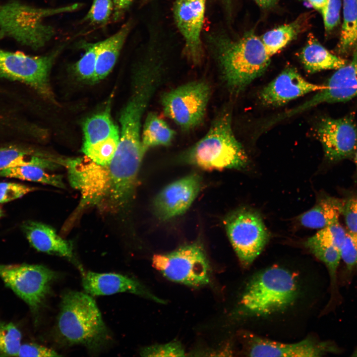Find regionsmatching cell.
<instances>
[{
  "mask_svg": "<svg viewBox=\"0 0 357 357\" xmlns=\"http://www.w3.org/2000/svg\"><path fill=\"white\" fill-rule=\"evenodd\" d=\"M207 44L214 53L227 86L234 92L243 90L261 75L271 57L260 37L249 32L233 39L221 33H210Z\"/></svg>",
  "mask_w": 357,
  "mask_h": 357,
  "instance_id": "6da1fadb",
  "label": "cell"
},
{
  "mask_svg": "<svg viewBox=\"0 0 357 357\" xmlns=\"http://www.w3.org/2000/svg\"><path fill=\"white\" fill-rule=\"evenodd\" d=\"M56 329L65 344L82 345L93 353L100 352L111 339L95 300L91 295L77 291L63 294Z\"/></svg>",
  "mask_w": 357,
  "mask_h": 357,
  "instance_id": "7a4b0ae2",
  "label": "cell"
},
{
  "mask_svg": "<svg viewBox=\"0 0 357 357\" xmlns=\"http://www.w3.org/2000/svg\"><path fill=\"white\" fill-rule=\"evenodd\" d=\"M179 159L208 171L245 167L247 157L233 132L231 113L225 111L218 115L205 135L182 152Z\"/></svg>",
  "mask_w": 357,
  "mask_h": 357,
  "instance_id": "3957f363",
  "label": "cell"
},
{
  "mask_svg": "<svg viewBox=\"0 0 357 357\" xmlns=\"http://www.w3.org/2000/svg\"><path fill=\"white\" fill-rule=\"evenodd\" d=\"M75 3L58 7L41 8L11 0L0 5V39L9 37L22 45L39 49L56 35L55 29L44 22L46 18L79 9Z\"/></svg>",
  "mask_w": 357,
  "mask_h": 357,
  "instance_id": "277c9868",
  "label": "cell"
},
{
  "mask_svg": "<svg viewBox=\"0 0 357 357\" xmlns=\"http://www.w3.org/2000/svg\"><path fill=\"white\" fill-rule=\"evenodd\" d=\"M295 278L287 270L272 267L254 275L247 283L238 303V313L261 316L282 311L298 294Z\"/></svg>",
  "mask_w": 357,
  "mask_h": 357,
  "instance_id": "5b68a950",
  "label": "cell"
},
{
  "mask_svg": "<svg viewBox=\"0 0 357 357\" xmlns=\"http://www.w3.org/2000/svg\"><path fill=\"white\" fill-rule=\"evenodd\" d=\"M152 261L153 266L172 282L193 288L206 286L210 282L211 266L203 246L198 243L154 254Z\"/></svg>",
  "mask_w": 357,
  "mask_h": 357,
  "instance_id": "8992f818",
  "label": "cell"
},
{
  "mask_svg": "<svg viewBox=\"0 0 357 357\" xmlns=\"http://www.w3.org/2000/svg\"><path fill=\"white\" fill-rule=\"evenodd\" d=\"M211 95L205 80H193L163 93L161 102L164 114L182 131L200 125L204 119Z\"/></svg>",
  "mask_w": 357,
  "mask_h": 357,
  "instance_id": "52a82bcc",
  "label": "cell"
},
{
  "mask_svg": "<svg viewBox=\"0 0 357 357\" xmlns=\"http://www.w3.org/2000/svg\"><path fill=\"white\" fill-rule=\"evenodd\" d=\"M63 47L46 56H31L0 49V76L30 86L41 95L55 102L49 82V73Z\"/></svg>",
  "mask_w": 357,
  "mask_h": 357,
  "instance_id": "ba28073f",
  "label": "cell"
},
{
  "mask_svg": "<svg viewBox=\"0 0 357 357\" xmlns=\"http://www.w3.org/2000/svg\"><path fill=\"white\" fill-rule=\"evenodd\" d=\"M0 278L36 314L50 294L58 274L40 265L0 264Z\"/></svg>",
  "mask_w": 357,
  "mask_h": 357,
  "instance_id": "9c48e42d",
  "label": "cell"
},
{
  "mask_svg": "<svg viewBox=\"0 0 357 357\" xmlns=\"http://www.w3.org/2000/svg\"><path fill=\"white\" fill-rule=\"evenodd\" d=\"M224 224L240 263L243 266H249L261 252L269 239L261 217L253 210L241 208L229 215Z\"/></svg>",
  "mask_w": 357,
  "mask_h": 357,
  "instance_id": "30bf717a",
  "label": "cell"
},
{
  "mask_svg": "<svg viewBox=\"0 0 357 357\" xmlns=\"http://www.w3.org/2000/svg\"><path fill=\"white\" fill-rule=\"evenodd\" d=\"M63 163L71 186L81 194V206L99 205L107 201L110 188L108 166L98 165L86 156Z\"/></svg>",
  "mask_w": 357,
  "mask_h": 357,
  "instance_id": "8fae6325",
  "label": "cell"
},
{
  "mask_svg": "<svg viewBox=\"0 0 357 357\" xmlns=\"http://www.w3.org/2000/svg\"><path fill=\"white\" fill-rule=\"evenodd\" d=\"M206 0H176L173 7L174 21L184 40L183 53L193 65H198L204 57L201 33Z\"/></svg>",
  "mask_w": 357,
  "mask_h": 357,
  "instance_id": "7c38bea8",
  "label": "cell"
},
{
  "mask_svg": "<svg viewBox=\"0 0 357 357\" xmlns=\"http://www.w3.org/2000/svg\"><path fill=\"white\" fill-rule=\"evenodd\" d=\"M352 60L330 77L323 89L309 100L279 116L275 122L306 111L319 104L348 101L357 96V47Z\"/></svg>",
  "mask_w": 357,
  "mask_h": 357,
  "instance_id": "4fadbf2b",
  "label": "cell"
},
{
  "mask_svg": "<svg viewBox=\"0 0 357 357\" xmlns=\"http://www.w3.org/2000/svg\"><path fill=\"white\" fill-rule=\"evenodd\" d=\"M316 135L325 157L331 162L354 157L357 150V124L352 116L322 119L318 124Z\"/></svg>",
  "mask_w": 357,
  "mask_h": 357,
  "instance_id": "5bb4252c",
  "label": "cell"
},
{
  "mask_svg": "<svg viewBox=\"0 0 357 357\" xmlns=\"http://www.w3.org/2000/svg\"><path fill=\"white\" fill-rule=\"evenodd\" d=\"M247 353L250 357H321L341 353L339 347L331 341H320L308 338L298 343L287 344L249 335Z\"/></svg>",
  "mask_w": 357,
  "mask_h": 357,
  "instance_id": "9a60e30c",
  "label": "cell"
},
{
  "mask_svg": "<svg viewBox=\"0 0 357 357\" xmlns=\"http://www.w3.org/2000/svg\"><path fill=\"white\" fill-rule=\"evenodd\" d=\"M201 184L200 177L192 174L167 185L153 201L155 215L166 221L183 214L198 195Z\"/></svg>",
  "mask_w": 357,
  "mask_h": 357,
  "instance_id": "2e32d148",
  "label": "cell"
},
{
  "mask_svg": "<svg viewBox=\"0 0 357 357\" xmlns=\"http://www.w3.org/2000/svg\"><path fill=\"white\" fill-rule=\"evenodd\" d=\"M82 283L86 293L91 296L128 293L158 303H165L164 300L155 296L139 281L120 274L83 271Z\"/></svg>",
  "mask_w": 357,
  "mask_h": 357,
  "instance_id": "e0dca14e",
  "label": "cell"
},
{
  "mask_svg": "<svg viewBox=\"0 0 357 357\" xmlns=\"http://www.w3.org/2000/svg\"><path fill=\"white\" fill-rule=\"evenodd\" d=\"M324 87L308 81L295 68L289 67L262 90L260 97L266 105L277 107Z\"/></svg>",
  "mask_w": 357,
  "mask_h": 357,
  "instance_id": "ac0fdd59",
  "label": "cell"
},
{
  "mask_svg": "<svg viewBox=\"0 0 357 357\" xmlns=\"http://www.w3.org/2000/svg\"><path fill=\"white\" fill-rule=\"evenodd\" d=\"M21 229L29 243L37 250L74 260L72 243L60 237L52 227L28 220L22 223Z\"/></svg>",
  "mask_w": 357,
  "mask_h": 357,
  "instance_id": "d6986e66",
  "label": "cell"
},
{
  "mask_svg": "<svg viewBox=\"0 0 357 357\" xmlns=\"http://www.w3.org/2000/svg\"><path fill=\"white\" fill-rule=\"evenodd\" d=\"M147 111L141 101L131 99L121 111L119 122L121 126L119 145L124 148L143 150L141 143V132L143 116Z\"/></svg>",
  "mask_w": 357,
  "mask_h": 357,
  "instance_id": "ffe728a7",
  "label": "cell"
},
{
  "mask_svg": "<svg viewBox=\"0 0 357 357\" xmlns=\"http://www.w3.org/2000/svg\"><path fill=\"white\" fill-rule=\"evenodd\" d=\"M132 23L128 21L121 26L114 34L101 41L93 82L99 81L111 71L131 28Z\"/></svg>",
  "mask_w": 357,
  "mask_h": 357,
  "instance_id": "44dd1931",
  "label": "cell"
},
{
  "mask_svg": "<svg viewBox=\"0 0 357 357\" xmlns=\"http://www.w3.org/2000/svg\"><path fill=\"white\" fill-rule=\"evenodd\" d=\"M300 58L305 70L310 73L324 70H337L349 62L331 53L313 35H309Z\"/></svg>",
  "mask_w": 357,
  "mask_h": 357,
  "instance_id": "7402d4cb",
  "label": "cell"
},
{
  "mask_svg": "<svg viewBox=\"0 0 357 357\" xmlns=\"http://www.w3.org/2000/svg\"><path fill=\"white\" fill-rule=\"evenodd\" d=\"M343 201L326 196L320 198L310 209L300 215L298 220L305 227L321 229L339 221Z\"/></svg>",
  "mask_w": 357,
  "mask_h": 357,
  "instance_id": "603a6c76",
  "label": "cell"
},
{
  "mask_svg": "<svg viewBox=\"0 0 357 357\" xmlns=\"http://www.w3.org/2000/svg\"><path fill=\"white\" fill-rule=\"evenodd\" d=\"M176 135V131L155 112L147 114L143 124L141 143L146 153L149 149L171 145Z\"/></svg>",
  "mask_w": 357,
  "mask_h": 357,
  "instance_id": "cb8c5ba5",
  "label": "cell"
},
{
  "mask_svg": "<svg viewBox=\"0 0 357 357\" xmlns=\"http://www.w3.org/2000/svg\"><path fill=\"white\" fill-rule=\"evenodd\" d=\"M306 24L305 15H302L265 32L260 38L267 54L271 57L280 51L305 29Z\"/></svg>",
  "mask_w": 357,
  "mask_h": 357,
  "instance_id": "d4e9b609",
  "label": "cell"
},
{
  "mask_svg": "<svg viewBox=\"0 0 357 357\" xmlns=\"http://www.w3.org/2000/svg\"><path fill=\"white\" fill-rule=\"evenodd\" d=\"M34 165L45 170H55L60 165L34 153L33 151L14 146L0 148V170L21 165Z\"/></svg>",
  "mask_w": 357,
  "mask_h": 357,
  "instance_id": "484cf974",
  "label": "cell"
},
{
  "mask_svg": "<svg viewBox=\"0 0 357 357\" xmlns=\"http://www.w3.org/2000/svg\"><path fill=\"white\" fill-rule=\"evenodd\" d=\"M343 21L337 53L348 55L357 47V0H343Z\"/></svg>",
  "mask_w": 357,
  "mask_h": 357,
  "instance_id": "4316f807",
  "label": "cell"
},
{
  "mask_svg": "<svg viewBox=\"0 0 357 357\" xmlns=\"http://www.w3.org/2000/svg\"><path fill=\"white\" fill-rule=\"evenodd\" d=\"M0 177L36 182L60 188L65 187L61 175L49 174L45 169L34 165L16 166L3 169L0 170Z\"/></svg>",
  "mask_w": 357,
  "mask_h": 357,
  "instance_id": "83f0119b",
  "label": "cell"
},
{
  "mask_svg": "<svg viewBox=\"0 0 357 357\" xmlns=\"http://www.w3.org/2000/svg\"><path fill=\"white\" fill-rule=\"evenodd\" d=\"M83 145L95 144L119 131L111 119L108 108L86 119L83 124Z\"/></svg>",
  "mask_w": 357,
  "mask_h": 357,
  "instance_id": "f1b7e54d",
  "label": "cell"
},
{
  "mask_svg": "<svg viewBox=\"0 0 357 357\" xmlns=\"http://www.w3.org/2000/svg\"><path fill=\"white\" fill-rule=\"evenodd\" d=\"M305 246L326 267L330 278L332 294L337 291V273L341 260L340 249L334 245L314 240L309 238Z\"/></svg>",
  "mask_w": 357,
  "mask_h": 357,
  "instance_id": "f546056e",
  "label": "cell"
},
{
  "mask_svg": "<svg viewBox=\"0 0 357 357\" xmlns=\"http://www.w3.org/2000/svg\"><path fill=\"white\" fill-rule=\"evenodd\" d=\"M119 139V131L95 144L83 145L82 151L93 162L101 166H107L115 156Z\"/></svg>",
  "mask_w": 357,
  "mask_h": 357,
  "instance_id": "4dcf8cb0",
  "label": "cell"
},
{
  "mask_svg": "<svg viewBox=\"0 0 357 357\" xmlns=\"http://www.w3.org/2000/svg\"><path fill=\"white\" fill-rule=\"evenodd\" d=\"M21 333L12 322L0 319V356H16L21 346Z\"/></svg>",
  "mask_w": 357,
  "mask_h": 357,
  "instance_id": "1f68e13d",
  "label": "cell"
},
{
  "mask_svg": "<svg viewBox=\"0 0 357 357\" xmlns=\"http://www.w3.org/2000/svg\"><path fill=\"white\" fill-rule=\"evenodd\" d=\"M81 44V48L85 50V53L75 63V69L81 78L92 80L95 73L101 41L96 43L83 42Z\"/></svg>",
  "mask_w": 357,
  "mask_h": 357,
  "instance_id": "d6a6232c",
  "label": "cell"
},
{
  "mask_svg": "<svg viewBox=\"0 0 357 357\" xmlns=\"http://www.w3.org/2000/svg\"><path fill=\"white\" fill-rule=\"evenodd\" d=\"M113 0H93L84 20L92 24L104 25L113 12Z\"/></svg>",
  "mask_w": 357,
  "mask_h": 357,
  "instance_id": "836d02e7",
  "label": "cell"
},
{
  "mask_svg": "<svg viewBox=\"0 0 357 357\" xmlns=\"http://www.w3.org/2000/svg\"><path fill=\"white\" fill-rule=\"evenodd\" d=\"M143 357H184L185 350L182 344L178 341L156 344L145 347L140 351Z\"/></svg>",
  "mask_w": 357,
  "mask_h": 357,
  "instance_id": "e575fe53",
  "label": "cell"
},
{
  "mask_svg": "<svg viewBox=\"0 0 357 357\" xmlns=\"http://www.w3.org/2000/svg\"><path fill=\"white\" fill-rule=\"evenodd\" d=\"M346 232L338 221L320 229L310 238L315 241L334 245L340 249Z\"/></svg>",
  "mask_w": 357,
  "mask_h": 357,
  "instance_id": "d590c367",
  "label": "cell"
},
{
  "mask_svg": "<svg viewBox=\"0 0 357 357\" xmlns=\"http://www.w3.org/2000/svg\"><path fill=\"white\" fill-rule=\"evenodd\" d=\"M341 260L348 271L357 268V232L349 231L340 248Z\"/></svg>",
  "mask_w": 357,
  "mask_h": 357,
  "instance_id": "8d00e7d4",
  "label": "cell"
},
{
  "mask_svg": "<svg viewBox=\"0 0 357 357\" xmlns=\"http://www.w3.org/2000/svg\"><path fill=\"white\" fill-rule=\"evenodd\" d=\"M36 189L35 187L21 183L0 182V203H4L19 198Z\"/></svg>",
  "mask_w": 357,
  "mask_h": 357,
  "instance_id": "74e56055",
  "label": "cell"
},
{
  "mask_svg": "<svg viewBox=\"0 0 357 357\" xmlns=\"http://www.w3.org/2000/svg\"><path fill=\"white\" fill-rule=\"evenodd\" d=\"M342 4L341 0H327L321 11L326 32L332 31L339 25Z\"/></svg>",
  "mask_w": 357,
  "mask_h": 357,
  "instance_id": "f35d334b",
  "label": "cell"
},
{
  "mask_svg": "<svg viewBox=\"0 0 357 357\" xmlns=\"http://www.w3.org/2000/svg\"><path fill=\"white\" fill-rule=\"evenodd\" d=\"M342 214L349 231L357 232V193L343 201Z\"/></svg>",
  "mask_w": 357,
  "mask_h": 357,
  "instance_id": "ab89813d",
  "label": "cell"
},
{
  "mask_svg": "<svg viewBox=\"0 0 357 357\" xmlns=\"http://www.w3.org/2000/svg\"><path fill=\"white\" fill-rule=\"evenodd\" d=\"M60 356L58 353L52 349L36 344L27 343L21 345L16 356L50 357Z\"/></svg>",
  "mask_w": 357,
  "mask_h": 357,
  "instance_id": "60d3db41",
  "label": "cell"
},
{
  "mask_svg": "<svg viewBox=\"0 0 357 357\" xmlns=\"http://www.w3.org/2000/svg\"><path fill=\"white\" fill-rule=\"evenodd\" d=\"M133 0H113L114 9L113 18L114 21L119 20L129 8Z\"/></svg>",
  "mask_w": 357,
  "mask_h": 357,
  "instance_id": "b9f144b4",
  "label": "cell"
},
{
  "mask_svg": "<svg viewBox=\"0 0 357 357\" xmlns=\"http://www.w3.org/2000/svg\"><path fill=\"white\" fill-rule=\"evenodd\" d=\"M309 4L316 10L320 12L325 6L327 0H307Z\"/></svg>",
  "mask_w": 357,
  "mask_h": 357,
  "instance_id": "7bdbcfd3",
  "label": "cell"
},
{
  "mask_svg": "<svg viewBox=\"0 0 357 357\" xmlns=\"http://www.w3.org/2000/svg\"><path fill=\"white\" fill-rule=\"evenodd\" d=\"M262 8H269L273 6L279 0H254Z\"/></svg>",
  "mask_w": 357,
  "mask_h": 357,
  "instance_id": "ee69618b",
  "label": "cell"
},
{
  "mask_svg": "<svg viewBox=\"0 0 357 357\" xmlns=\"http://www.w3.org/2000/svg\"><path fill=\"white\" fill-rule=\"evenodd\" d=\"M231 0H222V1L225 3L227 8L229 9H230L231 5Z\"/></svg>",
  "mask_w": 357,
  "mask_h": 357,
  "instance_id": "f6af8a7d",
  "label": "cell"
},
{
  "mask_svg": "<svg viewBox=\"0 0 357 357\" xmlns=\"http://www.w3.org/2000/svg\"><path fill=\"white\" fill-rule=\"evenodd\" d=\"M354 161H355V165L356 166L357 171V150L356 151V152L354 155Z\"/></svg>",
  "mask_w": 357,
  "mask_h": 357,
  "instance_id": "bcb514c9",
  "label": "cell"
},
{
  "mask_svg": "<svg viewBox=\"0 0 357 357\" xmlns=\"http://www.w3.org/2000/svg\"><path fill=\"white\" fill-rule=\"evenodd\" d=\"M3 215H4V213H3V210L0 207V218L2 217Z\"/></svg>",
  "mask_w": 357,
  "mask_h": 357,
  "instance_id": "7dc6e473",
  "label": "cell"
},
{
  "mask_svg": "<svg viewBox=\"0 0 357 357\" xmlns=\"http://www.w3.org/2000/svg\"><path fill=\"white\" fill-rule=\"evenodd\" d=\"M143 0V1L146 2V1H147L149 0Z\"/></svg>",
  "mask_w": 357,
  "mask_h": 357,
  "instance_id": "c3c4849f",
  "label": "cell"
},
{
  "mask_svg": "<svg viewBox=\"0 0 357 357\" xmlns=\"http://www.w3.org/2000/svg\"></svg>",
  "mask_w": 357,
  "mask_h": 357,
  "instance_id": "681fc988",
  "label": "cell"
}]
</instances>
